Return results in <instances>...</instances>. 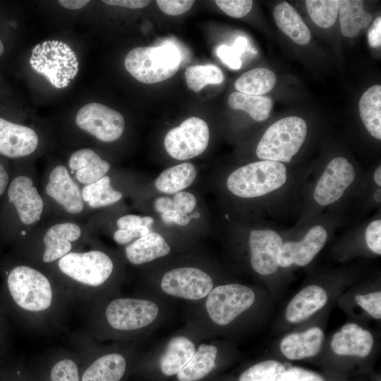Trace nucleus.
Wrapping results in <instances>:
<instances>
[{"instance_id": "f257e3e1", "label": "nucleus", "mask_w": 381, "mask_h": 381, "mask_svg": "<svg viewBox=\"0 0 381 381\" xmlns=\"http://www.w3.org/2000/svg\"><path fill=\"white\" fill-rule=\"evenodd\" d=\"M181 60L179 48L171 42H166L158 47L131 49L125 58L124 66L137 80L152 84L174 76Z\"/></svg>"}, {"instance_id": "f03ea898", "label": "nucleus", "mask_w": 381, "mask_h": 381, "mask_svg": "<svg viewBox=\"0 0 381 381\" xmlns=\"http://www.w3.org/2000/svg\"><path fill=\"white\" fill-rule=\"evenodd\" d=\"M286 179V168L282 162L262 160L242 166L231 172L226 186L234 195L250 198L279 188Z\"/></svg>"}, {"instance_id": "7ed1b4c3", "label": "nucleus", "mask_w": 381, "mask_h": 381, "mask_svg": "<svg viewBox=\"0 0 381 381\" xmlns=\"http://www.w3.org/2000/svg\"><path fill=\"white\" fill-rule=\"evenodd\" d=\"M307 135V124L299 116H290L272 123L264 133L256 148L262 160L290 162Z\"/></svg>"}, {"instance_id": "20e7f679", "label": "nucleus", "mask_w": 381, "mask_h": 381, "mask_svg": "<svg viewBox=\"0 0 381 381\" xmlns=\"http://www.w3.org/2000/svg\"><path fill=\"white\" fill-rule=\"evenodd\" d=\"M7 284L14 301L26 310H44L52 303L49 281L35 269L25 265L14 267L8 275Z\"/></svg>"}, {"instance_id": "39448f33", "label": "nucleus", "mask_w": 381, "mask_h": 381, "mask_svg": "<svg viewBox=\"0 0 381 381\" xmlns=\"http://www.w3.org/2000/svg\"><path fill=\"white\" fill-rule=\"evenodd\" d=\"M205 302L210 318L216 325L229 324L254 303L255 295L248 286L228 284L213 288Z\"/></svg>"}, {"instance_id": "423d86ee", "label": "nucleus", "mask_w": 381, "mask_h": 381, "mask_svg": "<svg viewBox=\"0 0 381 381\" xmlns=\"http://www.w3.org/2000/svg\"><path fill=\"white\" fill-rule=\"evenodd\" d=\"M58 266L73 279L93 286L106 282L114 267L111 258L99 250L68 253L59 259Z\"/></svg>"}, {"instance_id": "0eeeda50", "label": "nucleus", "mask_w": 381, "mask_h": 381, "mask_svg": "<svg viewBox=\"0 0 381 381\" xmlns=\"http://www.w3.org/2000/svg\"><path fill=\"white\" fill-rule=\"evenodd\" d=\"M206 122L196 116L184 120L166 134L164 145L167 152L178 160H186L202 154L209 143Z\"/></svg>"}, {"instance_id": "6e6552de", "label": "nucleus", "mask_w": 381, "mask_h": 381, "mask_svg": "<svg viewBox=\"0 0 381 381\" xmlns=\"http://www.w3.org/2000/svg\"><path fill=\"white\" fill-rule=\"evenodd\" d=\"M75 123L80 129L105 143L118 140L125 128V119L120 112L97 102L82 107L76 114Z\"/></svg>"}, {"instance_id": "1a4fd4ad", "label": "nucleus", "mask_w": 381, "mask_h": 381, "mask_svg": "<svg viewBox=\"0 0 381 381\" xmlns=\"http://www.w3.org/2000/svg\"><path fill=\"white\" fill-rule=\"evenodd\" d=\"M158 313L157 305L151 301L117 298L107 306L106 318L113 328L129 331L148 326L157 318Z\"/></svg>"}, {"instance_id": "9d476101", "label": "nucleus", "mask_w": 381, "mask_h": 381, "mask_svg": "<svg viewBox=\"0 0 381 381\" xmlns=\"http://www.w3.org/2000/svg\"><path fill=\"white\" fill-rule=\"evenodd\" d=\"M160 286L168 295L196 301L209 294L213 289V281L209 274L199 268L184 267L166 272Z\"/></svg>"}, {"instance_id": "9b49d317", "label": "nucleus", "mask_w": 381, "mask_h": 381, "mask_svg": "<svg viewBox=\"0 0 381 381\" xmlns=\"http://www.w3.org/2000/svg\"><path fill=\"white\" fill-rule=\"evenodd\" d=\"M353 165L343 157L332 159L327 165L315 188L313 197L320 205L337 201L354 181Z\"/></svg>"}, {"instance_id": "f8f14e48", "label": "nucleus", "mask_w": 381, "mask_h": 381, "mask_svg": "<svg viewBox=\"0 0 381 381\" xmlns=\"http://www.w3.org/2000/svg\"><path fill=\"white\" fill-rule=\"evenodd\" d=\"M283 242L279 234L271 229H255L249 235L250 264L261 275L274 273L279 267Z\"/></svg>"}, {"instance_id": "ddd939ff", "label": "nucleus", "mask_w": 381, "mask_h": 381, "mask_svg": "<svg viewBox=\"0 0 381 381\" xmlns=\"http://www.w3.org/2000/svg\"><path fill=\"white\" fill-rule=\"evenodd\" d=\"M7 195L23 224L32 225L39 222L44 211V200L30 177H15L8 187Z\"/></svg>"}, {"instance_id": "4468645a", "label": "nucleus", "mask_w": 381, "mask_h": 381, "mask_svg": "<svg viewBox=\"0 0 381 381\" xmlns=\"http://www.w3.org/2000/svg\"><path fill=\"white\" fill-rule=\"evenodd\" d=\"M47 195L71 214L81 213L85 207L81 190L68 169L61 164L49 172L45 186Z\"/></svg>"}, {"instance_id": "2eb2a0df", "label": "nucleus", "mask_w": 381, "mask_h": 381, "mask_svg": "<svg viewBox=\"0 0 381 381\" xmlns=\"http://www.w3.org/2000/svg\"><path fill=\"white\" fill-rule=\"evenodd\" d=\"M327 238L326 229L317 225L310 228L300 241L283 243L279 266L288 267L294 264L298 266L308 265L323 248Z\"/></svg>"}, {"instance_id": "dca6fc26", "label": "nucleus", "mask_w": 381, "mask_h": 381, "mask_svg": "<svg viewBox=\"0 0 381 381\" xmlns=\"http://www.w3.org/2000/svg\"><path fill=\"white\" fill-rule=\"evenodd\" d=\"M39 138L32 128L0 117V154L9 158H20L32 154Z\"/></svg>"}, {"instance_id": "f3484780", "label": "nucleus", "mask_w": 381, "mask_h": 381, "mask_svg": "<svg viewBox=\"0 0 381 381\" xmlns=\"http://www.w3.org/2000/svg\"><path fill=\"white\" fill-rule=\"evenodd\" d=\"M371 333L356 323L344 325L332 339L333 351L340 356H367L373 346Z\"/></svg>"}, {"instance_id": "a211bd4d", "label": "nucleus", "mask_w": 381, "mask_h": 381, "mask_svg": "<svg viewBox=\"0 0 381 381\" xmlns=\"http://www.w3.org/2000/svg\"><path fill=\"white\" fill-rule=\"evenodd\" d=\"M80 236L81 228L74 222H61L49 227L42 240L44 245L43 262H51L70 253L71 242L77 241Z\"/></svg>"}, {"instance_id": "6ab92c4d", "label": "nucleus", "mask_w": 381, "mask_h": 381, "mask_svg": "<svg viewBox=\"0 0 381 381\" xmlns=\"http://www.w3.org/2000/svg\"><path fill=\"white\" fill-rule=\"evenodd\" d=\"M68 164L73 178L84 186L91 184L106 176L110 169L109 162L90 148L74 152Z\"/></svg>"}, {"instance_id": "aec40b11", "label": "nucleus", "mask_w": 381, "mask_h": 381, "mask_svg": "<svg viewBox=\"0 0 381 381\" xmlns=\"http://www.w3.org/2000/svg\"><path fill=\"white\" fill-rule=\"evenodd\" d=\"M324 339L322 330L317 327L286 336L281 341L282 353L288 359L301 360L317 355Z\"/></svg>"}, {"instance_id": "412c9836", "label": "nucleus", "mask_w": 381, "mask_h": 381, "mask_svg": "<svg viewBox=\"0 0 381 381\" xmlns=\"http://www.w3.org/2000/svg\"><path fill=\"white\" fill-rule=\"evenodd\" d=\"M327 301V295L323 288L308 286L290 301L286 309V318L291 323L300 322L321 309Z\"/></svg>"}, {"instance_id": "4be33fe9", "label": "nucleus", "mask_w": 381, "mask_h": 381, "mask_svg": "<svg viewBox=\"0 0 381 381\" xmlns=\"http://www.w3.org/2000/svg\"><path fill=\"white\" fill-rule=\"evenodd\" d=\"M171 248L164 237L157 232H150L138 238L125 248L126 256L134 265L151 262L168 255Z\"/></svg>"}, {"instance_id": "5701e85b", "label": "nucleus", "mask_w": 381, "mask_h": 381, "mask_svg": "<svg viewBox=\"0 0 381 381\" xmlns=\"http://www.w3.org/2000/svg\"><path fill=\"white\" fill-rule=\"evenodd\" d=\"M195 350L194 343L188 337L178 336L172 338L159 362L162 373L167 376L176 375L190 361Z\"/></svg>"}, {"instance_id": "b1692460", "label": "nucleus", "mask_w": 381, "mask_h": 381, "mask_svg": "<svg viewBox=\"0 0 381 381\" xmlns=\"http://www.w3.org/2000/svg\"><path fill=\"white\" fill-rule=\"evenodd\" d=\"M277 27L295 43L306 45L310 40V31L298 13L287 2H282L274 9Z\"/></svg>"}, {"instance_id": "393cba45", "label": "nucleus", "mask_w": 381, "mask_h": 381, "mask_svg": "<svg viewBox=\"0 0 381 381\" xmlns=\"http://www.w3.org/2000/svg\"><path fill=\"white\" fill-rule=\"evenodd\" d=\"M340 30L348 37H356L360 31L368 27L373 20L370 13L358 0H339Z\"/></svg>"}, {"instance_id": "a878e982", "label": "nucleus", "mask_w": 381, "mask_h": 381, "mask_svg": "<svg viewBox=\"0 0 381 381\" xmlns=\"http://www.w3.org/2000/svg\"><path fill=\"white\" fill-rule=\"evenodd\" d=\"M126 361L119 353L104 355L94 361L83 373L82 381H120Z\"/></svg>"}, {"instance_id": "bb28decb", "label": "nucleus", "mask_w": 381, "mask_h": 381, "mask_svg": "<svg viewBox=\"0 0 381 381\" xmlns=\"http://www.w3.org/2000/svg\"><path fill=\"white\" fill-rule=\"evenodd\" d=\"M358 109L361 120L376 139H381V86L370 87L361 96Z\"/></svg>"}, {"instance_id": "cd10ccee", "label": "nucleus", "mask_w": 381, "mask_h": 381, "mask_svg": "<svg viewBox=\"0 0 381 381\" xmlns=\"http://www.w3.org/2000/svg\"><path fill=\"white\" fill-rule=\"evenodd\" d=\"M217 351L214 345H200L187 365L176 374L179 381H198L207 375L215 366Z\"/></svg>"}, {"instance_id": "c85d7f7f", "label": "nucleus", "mask_w": 381, "mask_h": 381, "mask_svg": "<svg viewBox=\"0 0 381 381\" xmlns=\"http://www.w3.org/2000/svg\"><path fill=\"white\" fill-rule=\"evenodd\" d=\"M194 165L184 162L162 171L156 179L155 186L160 192L175 193L188 187L196 177Z\"/></svg>"}, {"instance_id": "c756f323", "label": "nucleus", "mask_w": 381, "mask_h": 381, "mask_svg": "<svg viewBox=\"0 0 381 381\" xmlns=\"http://www.w3.org/2000/svg\"><path fill=\"white\" fill-rule=\"evenodd\" d=\"M277 78L274 73L266 68H256L243 73L235 82L234 86L239 92L252 95H262L275 86Z\"/></svg>"}, {"instance_id": "7c9ffc66", "label": "nucleus", "mask_w": 381, "mask_h": 381, "mask_svg": "<svg viewBox=\"0 0 381 381\" xmlns=\"http://www.w3.org/2000/svg\"><path fill=\"white\" fill-rule=\"evenodd\" d=\"M228 105L233 109L246 111L257 121H262L269 117L273 102L270 97L236 92L229 96Z\"/></svg>"}, {"instance_id": "2f4dec72", "label": "nucleus", "mask_w": 381, "mask_h": 381, "mask_svg": "<svg viewBox=\"0 0 381 381\" xmlns=\"http://www.w3.org/2000/svg\"><path fill=\"white\" fill-rule=\"evenodd\" d=\"M81 193L85 205L91 208L112 205L123 196L121 192L112 187L110 177L107 175L91 184L84 186Z\"/></svg>"}, {"instance_id": "473e14b6", "label": "nucleus", "mask_w": 381, "mask_h": 381, "mask_svg": "<svg viewBox=\"0 0 381 381\" xmlns=\"http://www.w3.org/2000/svg\"><path fill=\"white\" fill-rule=\"evenodd\" d=\"M186 84L190 90L198 92L209 84H220L224 75L219 68L214 65H195L186 68Z\"/></svg>"}, {"instance_id": "72a5a7b5", "label": "nucleus", "mask_w": 381, "mask_h": 381, "mask_svg": "<svg viewBox=\"0 0 381 381\" xmlns=\"http://www.w3.org/2000/svg\"><path fill=\"white\" fill-rule=\"evenodd\" d=\"M305 4L316 25L322 28L334 25L339 13V0H307Z\"/></svg>"}, {"instance_id": "f704fd0d", "label": "nucleus", "mask_w": 381, "mask_h": 381, "mask_svg": "<svg viewBox=\"0 0 381 381\" xmlns=\"http://www.w3.org/2000/svg\"><path fill=\"white\" fill-rule=\"evenodd\" d=\"M285 370L284 365L277 361H264L246 370L238 381H279Z\"/></svg>"}, {"instance_id": "c9c22d12", "label": "nucleus", "mask_w": 381, "mask_h": 381, "mask_svg": "<svg viewBox=\"0 0 381 381\" xmlns=\"http://www.w3.org/2000/svg\"><path fill=\"white\" fill-rule=\"evenodd\" d=\"M52 381H79L76 364L70 359L57 362L51 370Z\"/></svg>"}, {"instance_id": "e433bc0d", "label": "nucleus", "mask_w": 381, "mask_h": 381, "mask_svg": "<svg viewBox=\"0 0 381 381\" xmlns=\"http://www.w3.org/2000/svg\"><path fill=\"white\" fill-rule=\"evenodd\" d=\"M215 3L226 15L238 18L250 12L253 2L251 0H217Z\"/></svg>"}, {"instance_id": "4c0bfd02", "label": "nucleus", "mask_w": 381, "mask_h": 381, "mask_svg": "<svg viewBox=\"0 0 381 381\" xmlns=\"http://www.w3.org/2000/svg\"><path fill=\"white\" fill-rule=\"evenodd\" d=\"M356 303L373 318H381V292L375 291L355 296Z\"/></svg>"}, {"instance_id": "58836bf2", "label": "nucleus", "mask_w": 381, "mask_h": 381, "mask_svg": "<svg viewBox=\"0 0 381 381\" xmlns=\"http://www.w3.org/2000/svg\"><path fill=\"white\" fill-rule=\"evenodd\" d=\"M365 242L370 250L377 255L381 254V220L370 222L365 233Z\"/></svg>"}, {"instance_id": "ea45409f", "label": "nucleus", "mask_w": 381, "mask_h": 381, "mask_svg": "<svg viewBox=\"0 0 381 381\" xmlns=\"http://www.w3.org/2000/svg\"><path fill=\"white\" fill-rule=\"evenodd\" d=\"M279 381H325V380L313 371L294 367L286 370Z\"/></svg>"}, {"instance_id": "a19ab883", "label": "nucleus", "mask_w": 381, "mask_h": 381, "mask_svg": "<svg viewBox=\"0 0 381 381\" xmlns=\"http://www.w3.org/2000/svg\"><path fill=\"white\" fill-rule=\"evenodd\" d=\"M156 2L159 8L166 14L178 16L188 11L195 3V1L157 0Z\"/></svg>"}, {"instance_id": "79ce46f5", "label": "nucleus", "mask_w": 381, "mask_h": 381, "mask_svg": "<svg viewBox=\"0 0 381 381\" xmlns=\"http://www.w3.org/2000/svg\"><path fill=\"white\" fill-rule=\"evenodd\" d=\"M153 223L154 219L151 217L129 214L119 218L116 221V226L119 229H129L140 226H144L150 229V226Z\"/></svg>"}, {"instance_id": "37998d69", "label": "nucleus", "mask_w": 381, "mask_h": 381, "mask_svg": "<svg viewBox=\"0 0 381 381\" xmlns=\"http://www.w3.org/2000/svg\"><path fill=\"white\" fill-rule=\"evenodd\" d=\"M150 233V229L140 226L129 229H118L114 234V241L121 245L127 244L135 238H140Z\"/></svg>"}, {"instance_id": "c03bdc74", "label": "nucleus", "mask_w": 381, "mask_h": 381, "mask_svg": "<svg viewBox=\"0 0 381 381\" xmlns=\"http://www.w3.org/2000/svg\"><path fill=\"white\" fill-rule=\"evenodd\" d=\"M172 200L174 210L186 214L192 212L196 205L195 197L185 191L176 193Z\"/></svg>"}, {"instance_id": "a18cd8bd", "label": "nucleus", "mask_w": 381, "mask_h": 381, "mask_svg": "<svg viewBox=\"0 0 381 381\" xmlns=\"http://www.w3.org/2000/svg\"><path fill=\"white\" fill-rule=\"evenodd\" d=\"M217 54L221 61L231 69L237 70L241 66V56L227 45H221L217 50Z\"/></svg>"}, {"instance_id": "49530a36", "label": "nucleus", "mask_w": 381, "mask_h": 381, "mask_svg": "<svg viewBox=\"0 0 381 381\" xmlns=\"http://www.w3.org/2000/svg\"><path fill=\"white\" fill-rule=\"evenodd\" d=\"M161 217L167 224L175 223L180 226H186L190 221V216L175 210H171L162 213Z\"/></svg>"}, {"instance_id": "de8ad7c7", "label": "nucleus", "mask_w": 381, "mask_h": 381, "mask_svg": "<svg viewBox=\"0 0 381 381\" xmlns=\"http://www.w3.org/2000/svg\"><path fill=\"white\" fill-rule=\"evenodd\" d=\"M369 44L373 48L381 45V17L378 16L373 21L368 32Z\"/></svg>"}, {"instance_id": "09e8293b", "label": "nucleus", "mask_w": 381, "mask_h": 381, "mask_svg": "<svg viewBox=\"0 0 381 381\" xmlns=\"http://www.w3.org/2000/svg\"><path fill=\"white\" fill-rule=\"evenodd\" d=\"M103 3L128 8H142L147 6L150 1L145 0H104Z\"/></svg>"}, {"instance_id": "8fccbe9b", "label": "nucleus", "mask_w": 381, "mask_h": 381, "mask_svg": "<svg viewBox=\"0 0 381 381\" xmlns=\"http://www.w3.org/2000/svg\"><path fill=\"white\" fill-rule=\"evenodd\" d=\"M155 209L159 213L174 210L173 200L168 197H160L155 200Z\"/></svg>"}, {"instance_id": "3c124183", "label": "nucleus", "mask_w": 381, "mask_h": 381, "mask_svg": "<svg viewBox=\"0 0 381 381\" xmlns=\"http://www.w3.org/2000/svg\"><path fill=\"white\" fill-rule=\"evenodd\" d=\"M89 1L88 0H60L58 2L65 8L76 10L84 7Z\"/></svg>"}, {"instance_id": "603ef678", "label": "nucleus", "mask_w": 381, "mask_h": 381, "mask_svg": "<svg viewBox=\"0 0 381 381\" xmlns=\"http://www.w3.org/2000/svg\"><path fill=\"white\" fill-rule=\"evenodd\" d=\"M248 40L246 37L240 36L237 37L232 48L241 56L246 49Z\"/></svg>"}, {"instance_id": "864d4df0", "label": "nucleus", "mask_w": 381, "mask_h": 381, "mask_svg": "<svg viewBox=\"0 0 381 381\" xmlns=\"http://www.w3.org/2000/svg\"><path fill=\"white\" fill-rule=\"evenodd\" d=\"M9 177L4 167L0 163V195L6 189L8 184Z\"/></svg>"}, {"instance_id": "5fc2aeb1", "label": "nucleus", "mask_w": 381, "mask_h": 381, "mask_svg": "<svg viewBox=\"0 0 381 381\" xmlns=\"http://www.w3.org/2000/svg\"><path fill=\"white\" fill-rule=\"evenodd\" d=\"M375 182L378 186H381V167L379 166L375 171L373 174Z\"/></svg>"}, {"instance_id": "6e6d98bb", "label": "nucleus", "mask_w": 381, "mask_h": 381, "mask_svg": "<svg viewBox=\"0 0 381 381\" xmlns=\"http://www.w3.org/2000/svg\"><path fill=\"white\" fill-rule=\"evenodd\" d=\"M373 198H374V200H375L376 202H380V198H381L380 189L377 190L374 193Z\"/></svg>"}, {"instance_id": "4d7b16f0", "label": "nucleus", "mask_w": 381, "mask_h": 381, "mask_svg": "<svg viewBox=\"0 0 381 381\" xmlns=\"http://www.w3.org/2000/svg\"><path fill=\"white\" fill-rule=\"evenodd\" d=\"M4 47L2 41L0 39V56L4 53Z\"/></svg>"}, {"instance_id": "13d9d810", "label": "nucleus", "mask_w": 381, "mask_h": 381, "mask_svg": "<svg viewBox=\"0 0 381 381\" xmlns=\"http://www.w3.org/2000/svg\"><path fill=\"white\" fill-rule=\"evenodd\" d=\"M190 219L191 218H194V219H198L200 217V213L199 212H195V214L190 215Z\"/></svg>"}]
</instances>
